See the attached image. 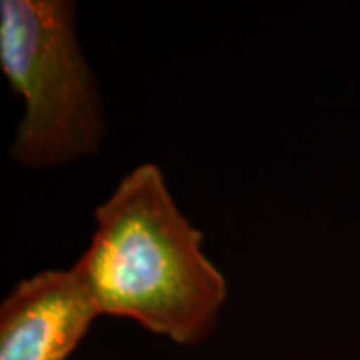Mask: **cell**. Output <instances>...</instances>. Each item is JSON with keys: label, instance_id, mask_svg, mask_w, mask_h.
<instances>
[{"label": "cell", "instance_id": "cell-1", "mask_svg": "<svg viewBox=\"0 0 360 360\" xmlns=\"http://www.w3.org/2000/svg\"><path fill=\"white\" fill-rule=\"evenodd\" d=\"M75 266L101 316L136 322L179 347L214 335L229 300L205 232L180 210L156 162L130 168L94 208V232Z\"/></svg>", "mask_w": 360, "mask_h": 360}, {"label": "cell", "instance_id": "cell-2", "mask_svg": "<svg viewBox=\"0 0 360 360\" xmlns=\"http://www.w3.org/2000/svg\"><path fill=\"white\" fill-rule=\"evenodd\" d=\"M0 70L22 103L8 144L13 165L49 170L101 153L108 122L78 39V2L2 0Z\"/></svg>", "mask_w": 360, "mask_h": 360}, {"label": "cell", "instance_id": "cell-3", "mask_svg": "<svg viewBox=\"0 0 360 360\" xmlns=\"http://www.w3.org/2000/svg\"><path fill=\"white\" fill-rule=\"evenodd\" d=\"M98 316L75 264L40 270L0 304V360H68Z\"/></svg>", "mask_w": 360, "mask_h": 360}]
</instances>
